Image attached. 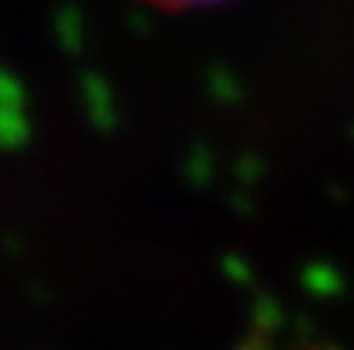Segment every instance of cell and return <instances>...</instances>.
I'll return each instance as SVG.
<instances>
[{
  "instance_id": "6da1fadb",
  "label": "cell",
  "mask_w": 354,
  "mask_h": 350,
  "mask_svg": "<svg viewBox=\"0 0 354 350\" xmlns=\"http://www.w3.org/2000/svg\"><path fill=\"white\" fill-rule=\"evenodd\" d=\"M155 7H169V10H189V7H207V3H217V0H148Z\"/></svg>"
}]
</instances>
